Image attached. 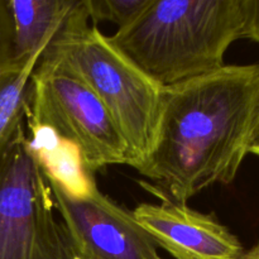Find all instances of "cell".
Segmentation results:
<instances>
[{
  "label": "cell",
  "instance_id": "8fae6325",
  "mask_svg": "<svg viewBox=\"0 0 259 259\" xmlns=\"http://www.w3.org/2000/svg\"><path fill=\"white\" fill-rule=\"evenodd\" d=\"M15 62L9 0H0V70Z\"/></svg>",
  "mask_w": 259,
  "mask_h": 259
},
{
  "label": "cell",
  "instance_id": "9a60e30c",
  "mask_svg": "<svg viewBox=\"0 0 259 259\" xmlns=\"http://www.w3.org/2000/svg\"><path fill=\"white\" fill-rule=\"evenodd\" d=\"M154 259H162L161 257H159V255H157V257L156 258H154Z\"/></svg>",
  "mask_w": 259,
  "mask_h": 259
},
{
  "label": "cell",
  "instance_id": "3957f363",
  "mask_svg": "<svg viewBox=\"0 0 259 259\" xmlns=\"http://www.w3.org/2000/svg\"><path fill=\"white\" fill-rule=\"evenodd\" d=\"M89 22L85 0H78L40 58L62 65L98 96L128 144V166L137 169L156 142L163 88Z\"/></svg>",
  "mask_w": 259,
  "mask_h": 259
},
{
  "label": "cell",
  "instance_id": "5b68a950",
  "mask_svg": "<svg viewBox=\"0 0 259 259\" xmlns=\"http://www.w3.org/2000/svg\"><path fill=\"white\" fill-rule=\"evenodd\" d=\"M25 123L29 129H45L73 147L90 175L129 163L128 144L104 104L55 61L39 58L33 71Z\"/></svg>",
  "mask_w": 259,
  "mask_h": 259
},
{
  "label": "cell",
  "instance_id": "5bb4252c",
  "mask_svg": "<svg viewBox=\"0 0 259 259\" xmlns=\"http://www.w3.org/2000/svg\"><path fill=\"white\" fill-rule=\"evenodd\" d=\"M239 259H259V242L249 250H244V253Z\"/></svg>",
  "mask_w": 259,
  "mask_h": 259
},
{
  "label": "cell",
  "instance_id": "9c48e42d",
  "mask_svg": "<svg viewBox=\"0 0 259 259\" xmlns=\"http://www.w3.org/2000/svg\"><path fill=\"white\" fill-rule=\"evenodd\" d=\"M42 53L0 70V153L18 126L25 123L32 93V75Z\"/></svg>",
  "mask_w": 259,
  "mask_h": 259
},
{
  "label": "cell",
  "instance_id": "7c38bea8",
  "mask_svg": "<svg viewBox=\"0 0 259 259\" xmlns=\"http://www.w3.org/2000/svg\"><path fill=\"white\" fill-rule=\"evenodd\" d=\"M244 38L259 43V0H243Z\"/></svg>",
  "mask_w": 259,
  "mask_h": 259
},
{
  "label": "cell",
  "instance_id": "277c9868",
  "mask_svg": "<svg viewBox=\"0 0 259 259\" xmlns=\"http://www.w3.org/2000/svg\"><path fill=\"white\" fill-rule=\"evenodd\" d=\"M25 129L0 153V259H81Z\"/></svg>",
  "mask_w": 259,
  "mask_h": 259
},
{
  "label": "cell",
  "instance_id": "30bf717a",
  "mask_svg": "<svg viewBox=\"0 0 259 259\" xmlns=\"http://www.w3.org/2000/svg\"><path fill=\"white\" fill-rule=\"evenodd\" d=\"M151 0H85L90 22H109L124 28L147 8Z\"/></svg>",
  "mask_w": 259,
  "mask_h": 259
},
{
  "label": "cell",
  "instance_id": "52a82bcc",
  "mask_svg": "<svg viewBox=\"0 0 259 259\" xmlns=\"http://www.w3.org/2000/svg\"><path fill=\"white\" fill-rule=\"evenodd\" d=\"M137 222L176 259H239L244 253L239 239L215 218L186 204L162 200L139 204L133 210Z\"/></svg>",
  "mask_w": 259,
  "mask_h": 259
},
{
  "label": "cell",
  "instance_id": "8992f818",
  "mask_svg": "<svg viewBox=\"0 0 259 259\" xmlns=\"http://www.w3.org/2000/svg\"><path fill=\"white\" fill-rule=\"evenodd\" d=\"M56 207L81 259H154L157 245L129 211L104 195L95 181L71 190L46 171Z\"/></svg>",
  "mask_w": 259,
  "mask_h": 259
},
{
  "label": "cell",
  "instance_id": "6da1fadb",
  "mask_svg": "<svg viewBox=\"0 0 259 259\" xmlns=\"http://www.w3.org/2000/svg\"><path fill=\"white\" fill-rule=\"evenodd\" d=\"M259 123V63L223 67L163 88L156 142L137 171L161 200L186 204L234 181Z\"/></svg>",
  "mask_w": 259,
  "mask_h": 259
},
{
  "label": "cell",
  "instance_id": "4fadbf2b",
  "mask_svg": "<svg viewBox=\"0 0 259 259\" xmlns=\"http://www.w3.org/2000/svg\"><path fill=\"white\" fill-rule=\"evenodd\" d=\"M249 153L255 154V156L259 157V123L257 125V129H255L254 134H253L252 142H250Z\"/></svg>",
  "mask_w": 259,
  "mask_h": 259
},
{
  "label": "cell",
  "instance_id": "7a4b0ae2",
  "mask_svg": "<svg viewBox=\"0 0 259 259\" xmlns=\"http://www.w3.org/2000/svg\"><path fill=\"white\" fill-rule=\"evenodd\" d=\"M244 38L243 0H151L110 42L162 88L225 65L228 48Z\"/></svg>",
  "mask_w": 259,
  "mask_h": 259
},
{
  "label": "cell",
  "instance_id": "ba28073f",
  "mask_svg": "<svg viewBox=\"0 0 259 259\" xmlns=\"http://www.w3.org/2000/svg\"><path fill=\"white\" fill-rule=\"evenodd\" d=\"M77 4L78 0H9L15 62L45 52Z\"/></svg>",
  "mask_w": 259,
  "mask_h": 259
}]
</instances>
